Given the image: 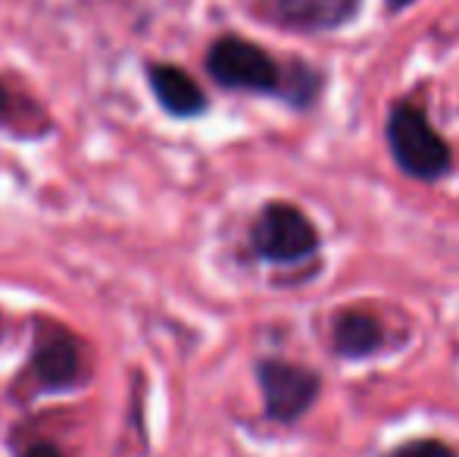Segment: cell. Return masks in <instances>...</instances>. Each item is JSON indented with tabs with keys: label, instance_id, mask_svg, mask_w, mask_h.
Segmentation results:
<instances>
[{
	"label": "cell",
	"instance_id": "1",
	"mask_svg": "<svg viewBox=\"0 0 459 457\" xmlns=\"http://www.w3.org/2000/svg\"><path fill=\"white\" fill-rule=\"evenodd\" d=\"M385 138L397 170L416 182H441L454 170V151L447 138L431 126L425 107L416 101H397L391 107Z\"/></svg>",
	"mask_w": 459,
	"mask_h": 457
},
{
	"label": "cell",
	"instance_id": "2",
	"mask_svg": "<svg viewBox=\"0 0 459 457\" xmlns=\"http://www.w3.org/2000/svg\"><path fill=\"white\" fill-rule=\"evenodd\" d=\"M206 73L216 85L229 92L250 94H284L288 63H278L266 48L238 35H222L206 50Z\"/></svg>",
	"mask_w": 459,
	"mask_h": 457
},
{
	"label": "cell",
	"instance_id": "3",
	"mask_svg": "<svg viewBox=\"0 0 459 457\" xmlns=\"http://www.w3.org/2000/svg\"><path fill=\"white\" fill-rule=\"evenodd\" d=\"M322 238L316 223L290 201H269L250 226V248L260 260L275 267L309 260L319 250Z\"/></svg>",
	"mask_w": 459,
	"mask_h": 457
},
{
	"label": "cell",
	"instance_id": "4",
	"mask_svg": "<svg viewBox=\"0 0 459 457\" xmlns=\"http://www.w3.org/2000/svg\"><path fill=\"white\" fill-rule=\"evenodd\" d=\"M256 382L263 391V410L273 423H297L322 395L319 373L281 357H263L256 364Z\"/></svg>",
	"mask_w": 459,
	"mask_h": 457
},
{
	"label": "cell",
	"instance_id": "5",
	"mask_svg": "<svg viewBox=\"0 0 459 457\" xmlns=\"http://www.w3.org/2000/svg\"><path fill=\"white\" fill-rule=\"evenodd\" d=\"M363 10V0H256L260 19L284 31H338Z\"/></svg>",
	"mask_w": 459,
	"mask_h": 457
},
{
	"label": "cell",
	"instance_id": "6",
	"mask_svg": "<svg viewBox=\"0 0 459 457\" xmlns=\"http://www.w3.org/2000/svg\"><path fill=\"white\" fill-rule=\"evenodd\" d=\"M31 370H35V379L41 389L48 391L73 389L75 379H79V345H75V338L69 332H63L60 326L44 330L38 336Z\"/></svg>",
	"mask_w": 459,
	"mask_h": 457
},
{
	"label": "cell",
	"instance_id": "7",
	"mask_svg": "<svg viewBox=\"0 0 459 457\" xmlns=\"http://www.w3.org/2000/svg\"><path fill=\"white\" fill-rule=\"evenodd\" d=\"M147 82H151V92L157 98V104L169 116H176V119H194V116L206 113V107H210L206 92L182 66L153 63V66H147Z\"/></svg>",
	"mask_w": 459,
	"mask_h": 457
},
{
	"label": "cell",
	"instance_id": "8",
	"mask_svg": "<svg viewBox=\"0 0 459 457\" xmlns=\"http://www.w3.org/2000/svg\"><path fill=\"white\" fill-rule=\"evenodd\" d=\"M385 326L372 317L368 311L351 307L341 311L332 323V347L344 360H366L385 347Z\"/></svg>",
	"mask_w": 459,
	"mask_h": 457
},
{
	"label": "cell",
	"instance_id": "9",
	"mask_svg": "<svg viewBox=\"0 0 459 457\" xmlns=\"http://www.w3.org/2000/svg\"><path fill=\"white\" fill-rule=\"evenodd\" d=\"M378 457H459V454L441 439H410L403 445L387 448Z\"/></svg>",
	"mask_w": 459,
	"mask_h": 457
},
{
	"label": "cell",
	"instance_id": "10",
	"mask_svg": "<svg viewBox=\"0 0 459 457\" xmlns=\"http://www.w3.org/2000/svg\"><path fill=\"white\" fill-rule=\"evenodd\" d=\"M22 457H63V454H60V448L50 445V442H35Z\"/></svg>",
	"mask_w": 459,
	"mask_h": 457
},
{
	"label": "cell",
	"instance_id": "11",
	"mask_svg": "<svg viewBox=\"0 0 459 457\" xmlns=\"http://www.w3.org/2000/svg\"><path fill=\"white\" fill-rule=\"evenodd\" d=\"M412 4H416V0H385V6L391 13H403L406 6H412Z\"/></svg>",
	"mask_w": 459,
	"mask_h": 457
},
{
	"label": "cell",
	"instance_id": "12",
	"mask_svg": "<svg viewBox=\"0 0 459 457\" xmlns=\"http://www.w3.org/2000/svg\"><path fill=\"white\" fill-rule=\"evenodd\" d=\"M6 107H10V94H6V88L0 85V116L6 113Z\"/></svg>",
	"mask_w": 459,
	"mask_h": 457
}]
</instances>
